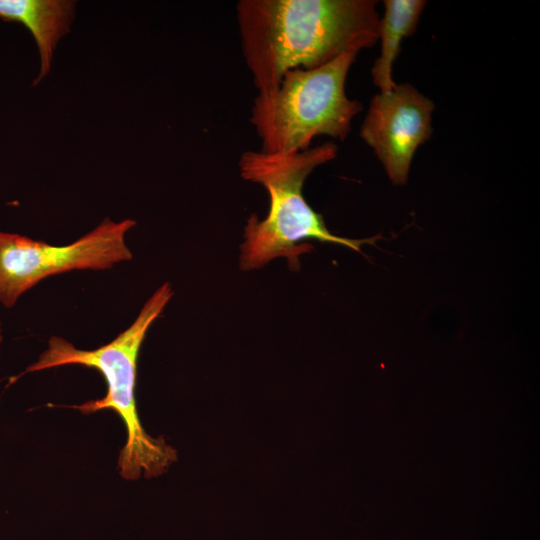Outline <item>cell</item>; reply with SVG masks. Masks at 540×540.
Segmentation results:
<instances>
[{"label":"cell","instance_id":"5","mask_svg":"<svg viewBox=\"0 0 540 540\" xmlns=\"http://www.w3.org/2000/svg\"><path fill=\"white\" fill-rule=\"evenodd\" d=\"M135 220L104 219L75 242L55 246L0 231V301L12 307L41 280L71 270H105L128 261L132 253L125 237Z\"/></svg>","mask_w":540,"mask_h":540},{"label":"cell","instance_id":"1","mask_svg":"<svg viewBox=\"0 0 540 540\" xmlns=\"http://www.w3.org/2000/svg\"><path fill=\"white\" fill-rule=\"evenodd\" d=\"M236 16L245 63L258 93L292 69H314L372 47L380 18L372 0H240Z\"/></svg>","mask_w":540,"mask_h":540},{"label":"cell","instance_id":"4","mask_svg":"<svg viewBox=\"0 0 540 540\" xmlns=\"http://www.w3.org/2000/svg\"><path fill=\"white\" fill-rule=\"evenodd\" d=\"M357 53L347 52L314 68L287 71L277 89L258 93L250 122L261 152L291 154L309 148L317 136L344 141L362 104L349 99L345 83Z\"/></svg>","mask_w":540,"mask_h":540},{"label":"cell","instance_id":"7","mask_svg":"<svg viewBox=\"0 0 540 540\" xmlns=\"http://www.w3.org/2000/svg\"><path fill=\"white\" fill-rule=\"evenodd\" d=\"M75 14L71 0H0V18L23 24L35 40L40 71L34 85L49 73L56 46L69 33Z\"/></svg>","mask_w":540,"mask_h":540},{"label":"cell","instance_id":"2","mask_svg":"<svg viewBox=\"0 0 540 540\" xmlns=\"http://www.w3.org/2000/svg\"><path fill=\"white\" fill-rule=\"evenodd\" d=\"M337 151L334 143L326 142L291 154L246 151L241 155L238 166L242 178L263 186L270 202L264 219L253 213L247 220L240 246V269H259L284 257L292 270H298L299 255L312 248L303 243L307 239L336 243L355 251H360L363 244L375 243V237L358 240L332 234L323 217L303 196L306 178L315 168L333 160Z\"/></svg>","mask_w":540,"mask_h":540},{"label":"cell","instance_id":"6","mask_svg":"<svg viewBox=\"0 0 540 540\" xmlns=\"http://www.w3.org/2000/svg\"><path fill=\"white\" fill-rule=\"evenodd\" d=\"M434 103L409 83L376 94L360 136L373 149L389 179L406 183L418 147L432 135Z\"/></svg>","mask_w":540,"mask_h":540},{"label":"cell","instance_id":"9","mask_svg":"<svg viewBox=\"0 0 540 540\" xmlns=\"http://www.w3.org/2000/svg\"><path fill=\"white\" fill-rule=\"evenodd\" d=\"M1 342H2V329H1V324H0V345H1Z\"/></svg>","mask_w":540,"mask_h":540},{"label":"cell","instance_id":"3","mask_svg":"<svg viewBox=\"0 0 540 540\" xmlns=\"http://www.w3.org/2000/svg\"><path fill=\"white\" fill-rule=\"evenodd\" d=\"M173 290L161 285L145 302L134 322L115 339L94 350H81L61 337H52L48 348L25 372L64 365H81L98 370L107 384L106 395L75 406L89 415L104 409L114 410L122 419L127 439L118 459V470L126 480L157 477L177 460V452L162 438L149 436L136 409L135 385L137 358L146 333L162 313Z\"/></svg>","mask_w":540,"mask_h":540},{"label":"cell","instance_id":"8","mask_svg":"<svg viewBox=\"0 0 540 540\" xmlns=\"http://www.w3.org/2000/svg\"><path fill=\"white\" fill-rule=\"evenodd\" d=\"M425 4L423 0L384 1L385 12L379 23L380 55L371 70L373 83L380 92H388L396 85L393 64L403 39L415 32Z\"/></svg>","mask_w":540,"mask_h":540}]
</instances>
